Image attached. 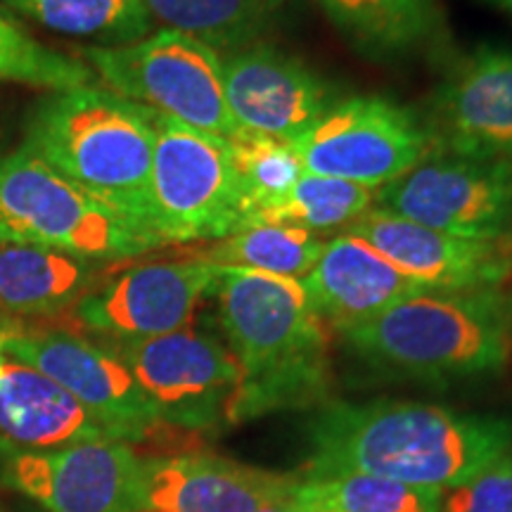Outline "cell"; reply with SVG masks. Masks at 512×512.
Listing matches in <instances>:
<instances>
[{
    "mask_svg": "<svg viewBox=\"0 0 512 512\" xmlns=\"http://www.w3.org/2000/svg\"><path fill=\"white\" fill-rule=\"evenodd\" d=\"M309 477H387L444 491L512 451V420L422 401H325L306 427Z\"/></svg>",
    "mask_w": 512,
    "mask_h": 512,
    "instance_id": "obj_1",
    "label": "cell"
},
{
    "mask_svg": "<svg viewBox=\"0 0 512 512\" xmlns=\"http://www.w3.org/2000/svg\"><path fill=\"white\" fill-rule=\"evenodd\" d=\"M214 297L221 337L242 377L233 425L328 401V325L302 280L221 266Z\"/></svg>",
    "mask_w": 512,
    "mask_h": 512,
    "instance_id": "obj_2",
    "label": "cell"
},
{
    "mask_svg": "<svg viewBox=\"0 0 512 512\" xmlns=\"http://www.w3.org/2000/svg\"><path fill=\"white\" fill-rule=\"evenodd\" d=\"M19 147L162 245L152 230L155 112L102 83L50 93L31 110Z\"/></svg>",
    "mask_w": 512,
    "mask_h": 512,
    "instance_id": "obj_3",
    "label": "cell"
},
{
    "mask_svg": "<svg viewBox=\"0 0 512 512\" xmlns=\"http://www.w3.org/2000/svg\"><path fill=\"white\" fill-rule=\"evenodd\" d=\"M342 337L368 366L403 380L446 384L501 375L512 361V297L501 290H422Z\"/></svg>",
    "mask_w": 512,
    "mask_h": 512,
    "instance_id": "obj_4",
    "label": "cell"
},
{
    "mask_svg": "<svg viewBox=\"0 0 512 512\" xmlns=\"http://www.w3.org/2000/svg\"><path fill=\"white\" fill-rule=\"evenodd\" d=\"M0 242L119 264L157 245L27 150L0 157Z\"/></svg>",
    "mask_w": 512,
    "mask_h": 512,
    "instance_id": "obj_5",
    "label": "cell"
},
{
    "mask_svg": "<svg viewBox=\"0 0 512 512\" xmlns=\"http://www.w3.org/2000/svg\"><path fill=\"white\" fill-rule=\"evenodd\" d=\"M81 60L121 98L219 138L240 133L223 88V57L197 38L159 29L126 46H88Z\"/></svg>",
    "mask_w": 512,
    "mask_h": 512,
    "instance_id": "obj_6",
    "label": "cell"
},
{
    "mask_svg": "<svg viewBox=\"0 0 512 512\" xmlns=\"http://www.w3.org/2000/svg\"><path fill=\"white\" fill-rule=\"evenodd\" d=\"M152 230L162 245L216 242L247 223L228 140L155 112Z\"/></svg>",
    "mask_w": 512,
    "mask_h": 512,
    "instance_id": "obj_7",
    "label": "cell"
},
{
    "mask_svg": "<svg viewBox=\"0 0 512 512\" xmlns=\"http://www.w3.org/2000/svg\"><path fill=\"white\" fill-rule=\"evenodd\" d=\"M287 143L306 174L382 190L425 162L432 140L406 107L358 95L337 100Z\"/></svg>",
    "mask_w": 512,
    "mask_h": 512,
    "instance_id": "obj_8",
    "label": "cell"
},
{
    "mask_svg": "<svg viewBox=\"0 0 512 512\" xmlns=\"http://www.w3.org/2000/svg\"><path fill=\"white\" fill-rule=\"evenodd\" d=\"M121 356L166 427L211 432L233 425L240 368L221 335L183 328L140 342H107Z\"/></svg>",
    "mask_w": 512,
    "mask_h": 512,
    "instance_id": "obj_9",
    "label": "cell"
},
{
    "mask_svg": "<svg viewBox=\"0 0 512 512\" xmlns=\"http://www.w3.org/2000/svg\"><path fill=\"white\" fill-rule=\"evenodd\" d=\"M221 266L202 256L133 261L112 266L69 316L102 342H140L190 328L207 297H214Z\"/></svg>",
    "mask_w": 512,
    "mask_h": 512,
    "instance_id": "obj_10",
    "label": "cell"
},
{
    "mask_svg": "<svg viewBox=\"0 0 512 512\" xmlns=\"http://www.w3.org/2000/svg\"><path fill=\"white\" fill-rule=\"evenodd\" d=\"M5 354L67 389L112 439L136 444L166 427L121 356L102 339L31 325L5 335Z\"/></svg>",
    "mask_w": 512,
    "mask_h": 512,
    "instance_id": "obj_11",
    "label": "cell"
},
{
    "mask_svg": "<svg viewBox=\"0 0 512 512\" xmlns=\"http://www.w3.org/2000/svg\"><path fill=\"white\" fill-rule=\"evenodd\" d=\"M382 209L446 235L467 240H510L512 162L434 157L377 190Z\"/></svg>",
    "mask_w": 512,
    "mask_h": 512,
    "instance_id": "obj_12",
    "label": "cell"
},
{
    "mask_svg": "<svg viewBox=\"0 0 512 512\" xmlns=\"http://www.w3.org/2000/svg\"><path fill=\"white\" fill-rule=\"evenodd\" d=\"M349 230L420 290H498L512 275V240L456 238L382 207L368 209Z\"/></svg>",
    "mask_w": 512,
    "mask_h": 512,
    "instance_id": "obj_13",
    "label": "cell"
},
{
    "mask_svg": "<svg viewBox=\"0 0 512 512\" xmlns=\"http://www.w3.org/2000/svg\"><path fill=\"white\" fill-rule=\"evenodd\" d=\"M297 482L214 453L140 458L126 512H254Z\"/></svg>",
    "mask_w": 512,
    "mask_h": 512,
    "instance_id": "obj_14",
    "label": "cell"
},
{
    "mask_svg": "<svg viewBox=\"0 0 512 512\" xmlns=\"http://www.w3.org/2000/svg\"><path fill=\"white\" fill-rule=\"evenodd\" d=\"M223 88L242 131L290 140L335 105V88L297 57L256 41L223 57Z\"/></svg>",
    "mask_w": 512,
    "mask_h": 512,
    "instance_id": "obj_15",
    "label": "cell"
},
{
    "mask_svg": "<svg viewBox=\"0 0 512 512\" xmlns=\"http://www.w3.org/2000/svg\"><path fill=\"white\" fill-rule=\"evenodd\" d=\"M138 463L126 441H83L17 453L3 467V479L48 512H126Z\"/></svg>",
    "mask_w": 512,
    "mask_h": 512,
    "instance_id": "obj_16",
    "label": "cell"
},
{
    "mask_svg": "<svg viewBox=\"0 0 512 512\" xmlns=\"http://www.w3.org/2000/svg\"><path fill=\"white\" fill-rule=\"evenodd\" d=\"M432 143L446 155L512 162V50L482 46L434 100Z\"/></svg>",
    "mask_w": 512,
    "mask_h": 512,
    "instance_id": "obj_17",
    "label": "cell"
},
{
    "mask_svg": "<svg viewBox=\"0 0 512 512\" xmlns=\"http://www.w3.org/2000/svg\"><path fill=\"white\" fill-rule=\"evenodd\" d=\"M302 285L318 316L339 332L368 323L401 299L422 292L351 230L325 242Z\"/></svg>",
    "mask_w": 512,
    "mask_h": 512,
    "instance_id": "obj_18",
    "label": "cell"
},
{
    "mask_svg": "<svg viewBox=\"0 0 512 512\" xmlns=\"http://www.w3.org/2000/svg\"><path fill=\"white\" fill-rule=\"evenodd\" d=\"M0 434L22 451L112 439L67 389L17 361L0 373Z\"/></svg>",
    "mask_w": 512,
    "mask_h": 512,
    "instance_id": "obj_19",
    "label": "cell"
},
{
    "mask_svg": "<svg viewBox=\"0 0 512 512\" xmlns=\"http://www.w3.org/2000/svg\"><path fill=\"white\" fill-rule=\"evenodd\" d=\"M117 264L83 259L60 249L0 242V313L19 328L22 320L69 313Z\"/></svg>",
    "mask_w": 512,
    "mask_h": 512,
    "instance_id": "obj_20",
    "label": "cell"
},
{
    "mask_svg": "<svg viewBox=\"0 0 512 512\" xmlns=\"http://www.w3.org/2000/svg\"><path fill=\"white\" fill-rule=\"evenodd\" d=\"M358 53L392 60L425 46L439 31L437 0H318Z\"/></svg>",
    "mask_w": 512,
    "mask_h": 512,
    "instance_id": "obj_21",
    "label": "cell"
},
{
    "mask_svg": "<svg viewBox=\"0 0 512 512\" xmlns=\"http://www.w3.org/2000/svg\"><path fill=\"white\" fill-rule=\"evenodd\" d=\"M152 27L192 36L216 53L252 46L271 27L280 0H143Z\"/></svg>",
    "mask_w": 512,
    "mask_h": 512,
    "instance_id": "obj_22",
    "label": "cell"
},
{
    "mask_svg": "<svg viewBox=\"0 0 512 512\" xmlns=\"http://www.w3.org/2000/svg\"><path fill=\"white\" fill-rule=\"evenodd\" d=\"M17 15L55 34L126 46L152 34L143 0H5Z\"/></svg>",
    "mask_w": 512,
    "mask_h": 512,
    "instance_id": "obj_23",
    "label": "cell"
},
{
    "mask_svg": "<svg viewBox=\"0 0 512 512\" xmlns=\"http://www.w3.org/2000/svg\"><path fill=\"white\" fill-rule=\"evenodd\" d=\"M325 242L316 233L280 223H259L197 252L216 266L252 268V271L302 280L323 252Z\"/></svg>",
    "mask_w": 512,
    "mask_h": 512,
    "instance_id": "obj_24",
    "label": "cell"
},
{
    "mask_svg": "<svg viewBox=\"0 0 512 512\" xmlns=\"http://www.w3.org/2000/svg\"><path fill=\"white\" fill-rule=\"evenodd\" d=\"M294 498L309 512H441V491L363 472L306 477Z\"/></svg>",
    "mask_w": 512,
    "mask_h": 512,
    "instance_id": "obj_25",
    "label": "cell"
},
{
    "mask_svg": "<svg viewBox=\"0 0 512 512\" xmlns=\"http://www.w3.org/2000/svg\"><path fill=\"white\" fill-rule=\"evenodd\" d=\"M375 200L377 190L304 171L290 192L273 202L271 207L259 211L249 226L280 223V226H297L318 233V230L349 226L358 216L373 209Z\"/></svg>",
    "mask_w": 512,
    "mask_h": 512,
    "instance_id": "obj_26",
    "label": "cell"
},
{
    "mask_svg": "<svg viewBox=\"0 0 512 512\" xmlns=\"http://www.w3.org/2000/svg\"><path fill=\"white\" fill-rule=\"evenodd\" d=\"M0 81L27 83L53 93L98 86V76L81 57L60 53L0 12Z\"/></svg>",
    "mask_w": 512,
    "mask_h": 512,
    "instance_id": "obj_27",
    "label": "cell"
},
{
    "mask_svg": "<svg viewBox=\"0 0 512 512\" xmlns=\"http://www.w3.org/2000/svg\"><path fill=\"white\" fill-rule=\"evenodd\" d=\"M226 140L230 162H233L242 192H245L247 228L259 211L271 207L273 202L290 192L292 185L302 178L304 166L292 145L283 138L240 128L238 136Z\"/></svg>",
    "mask_w": 512,
    "mask_h": 512,
    "instance_id": "obj_28",
    "label": "cell"
},
{
    "mask_svg": "<svg viewBox=\"0 0 512 512\" xmlns=\"http://www.w3.org/2000/svg\"><path fill=\"white\" fill-rule=\"evenodd\" d=\"M441 512H512V451L444 491Z\"/></svg>",
    "mask_w": 512,
    "mask_h": 512,
    "instance_id": "obj_29",
    "label": "cell"
},
{
    "mask_svg": "<svg viewBox=\"0 0 512 512\" xmlns=\"http://www.w3.org/2000/svg\"><path fill=\"white\" fill-rule=\"evenodd\" d=\"M254 512H309V510H306L304 505L299 503L297 498H294V489H292L290 494L273 498V501L264 503V505H261V508H256Z\"/></svg>",
    "mask_w": 512,
    "mask_h": 512,
    "instance_id": "obj_30",
    "label": "cell"
},
{
    "mask_svg": "<svg viewBox=\"0 0 512 512\" xmlns=\"http://www.w3.org/2000/svg\"><path fill=\"white\" fill-rule=\"evenodd\" d=\"M482 3L491 5V8L505 12V15L512 17V0H482Z\"/></svg>",
    "mask_w": 512,
    "mask_h": 512,
    "instance_id": "obj_31",
    "label": "cell"
},
{
    "mask_svg": "<svg viewBox=\"0 0 512 512\" xmlns=\"http://www.w3.org/2000/svg\"><path fill=\"white\" fill-rule=\"evenodd\" d=\"M5 335H8V332H0V373H3L5 368Z\"/></svg>",
    "mask_w": 512,
    "mask_h": 512,
    "instance_id": "obj_32",
    "label": "cell"
},
{
    "mask_svg": "<svg viewBox=\"0 0 512 512\" xmlns=\"http://www.w3.org/2000/svg\"><path fill=\"white\" fill-rule=\"evenodd\" d=\"M12 330H15V328L10 325V320L5 318L3 313H0V332H12Z\"/></svg>",
    "mask_w": 512,
    "mask_h": 512,
    "instance_id": "obj_33",
    "label": "cell"
},
{
    "mask_svg": "<svg viewBox=\"0 0 512 512\" xmlns=\"http://www.w3.org/2000/svg\"><path fill=\"white\" fill-rule=\"evenodd\" d=\"M510 240H512V235H510Z\"/></svg>",
    "mask_w": 512,
    "mask_h": 512,
    "instance_id": "obj_34",
    "label": "cell"
}]
</instances>
